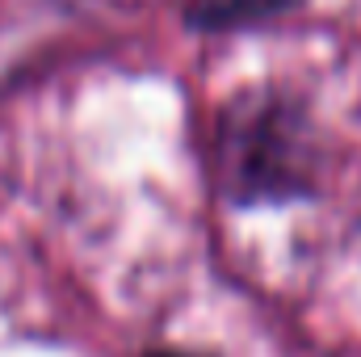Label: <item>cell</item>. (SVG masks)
<instances>
[{
    "instance_id": "obj_2",
    "label": "cell",
    "mask_w": 361,
    "mask_h": 357,
    "mask_svg": "<svg viewBox=\"0 0 361 357\" xmlns=\"http://www.w3.org/2000/svg\"><path fill=\"white\" fill-rule=\"evenodd\" d=\"M294 0H206L202 8H193L197 25H244V21H261L277 8H286Z\"/></svg>"
},
{
    "instance_id": "obj_1",
    "label": "cell",
    "mask_w": 361,
    "mask_h": 357,
    "mask_svg": "<svg viewBox=\"0 0 361 357\" xmlns=\"http://www.w3.org/2000/svg\"><path fill=\"white\" fill-rule=\"evenodd\" d=\"M311 169L315 152L307 139V122L286 97H235L219 114L214 177L235 206L302 193L311 185Z\"/></svg>"
},
{
    "instance_id": "obj_3",
    "label": "cell",
    "mask_w": 361,
    "mask_h": 357,
    "mask_svg": "<svg viewBox=\"0 0 361 357\" xmlns=\"http://www.w3.org/2000/svg\"><path fill=\"white\" fill-rule=\"evenodd\" d=\"M147 357H193V353H177V349H160V353H147Z\"/></svg>"
}]
</instances>
